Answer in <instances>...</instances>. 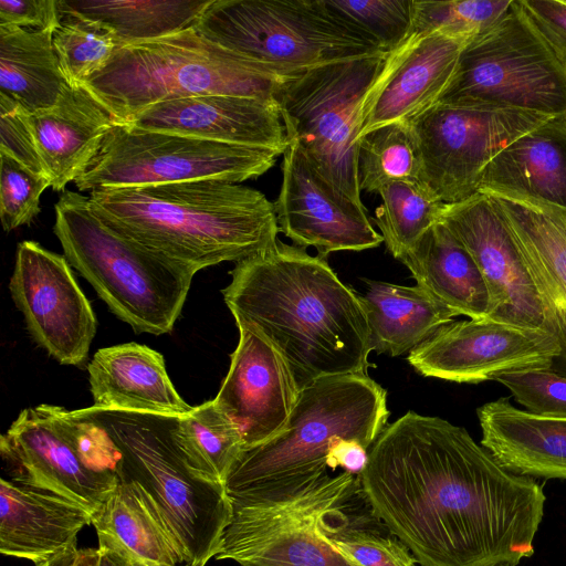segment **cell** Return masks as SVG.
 I'll return each instance as SVG.
<instances>
[{
	"mask_svg": "<svg viewBox=\"0 0 566 566\" xmlns=\"http://www.w3.org/2000/svg\"><path fill=\"white\" fill-rule=\"evenodd\" d=\"M358 478L371 513L420 566L518 565L534 554L542 485L448 420L408 411L387 424Z\"/></svg>",
	"mask_w": 566,
	"mask_h": 566,
	"instance_id": "cell-1",
	"label": "cell"
},
{
	"mask_svg": "<svg viewBox=\"0 0 566 566\" xmlns=\"http://www.w3.org/2000/svg\"><path fill=\"white\" fill-rule=\"evenodd\" d=\"M486 566H516V564H514L510 560H499V562L489 564Z\"/></svg>",
	"mask_w": 566,
	"mask_h": 566,
	"instance_id": "cell-49",
	"label": "cell"
},
{
	"mask_svg": "<svg viewBox=\"0 0 566 566\" xmlns=\"http://www.w3.org/2000/svg\"><path fill=\"white\" fill-rule=\"evenodd\" d=\"M517 2L566 69V0H517Z\"/></svg>",
	"mask_w": 566,
	"mask_h": 566,
	"instance_id": "cell-43",
	"label": "cell"
},
{
	"mask_svg": "<svg viewBox=\"0 0 566 566\" xmlns=\"http://www.w3.org/2000/svg\"><path fill=\"white\" fill-rule=\"evenodd\" d=\"M71 411L106 436L117 452L118 476L147 495L180 543L187 566H206L216 557L232 502L224 484L190 467L177 433L180 416L94 406Z\"/></svg>",
	"mask_w": 566,
	"mask_h": 566,
	"instance_id": "cell-5",
	"label": "cell"
},
{
	"mask_svg": "<svg viewBox=\"0 0 566 566\" xmlns=\"http://www.w3.org/2000/svg\"><path fill=\"white\" fill-rule=\"evenodd\" d=\"M51 187L48 176L39 175L0 150V218L3 230L29 224L40 212V196Z\"/></svg>",
	"mask_w": 566,
	"mask_h": 566,
	"instance_id": "cell-40",
	"label": "cell"
},
{
	"mask_svg": "<svg viewBox=\"0 0 566 566\" xmlns=\"http://www.w3.org/2000/svg\"><path fill=\"white\" fill-rule=\"evenodd\" d=\"M488 195L518 248L534 283L545 328L557 338L566 364V210Z\"/></svg>",
	"mask_w": 566,
	"mask_h": 566,
	"instance_id": "cell-22",
	"label": "cell"
},
{
	"mask_svg": "<svg viewBox=\"0 0 566 566\" xmlns=\"http://www.w3.org/2000/svg\"><path fill=\"white\" fill-rule=\"evenodd\" d=\"M439 221L478 265L489 293L488 318L546 329L534 283L493 200L488 195L476 193L446 205Z\"/></svg>",
	"mask_w": 566,
	"mask_h": 566,
	"instance_id": "cell-18",
	"label": "cell"
},
{
	"mask_svg": "<svg viewBox=\"0 0 566 566\" xmlns=\"http://www.w3.org/2000/svg\"><path fill=\"white\" fill-rule=\"evenodd\" d=\"M222 290L237 326L262 334L281 353L300 389L329 376L367 374L365 311L327 259L277 239L235 263Z\"/></svg>",
	"mask_w": 566,
	"mask_h": 566,
	"instance_id": "cell-2",
	"label": "cell"
},
{
	"mask_svg": "<svg viewBox=\"0 0 566 566\" xmlns=\"http://www.w3.org/2000/svg\"><path fill=\"white\" fill-rule=\"evenodd\" d=\"M94 407L184 416L191 411L175 389L160 353L125 343L99 348L87 366Z\"/></svg>",
	"mask_w": 566,
	"mask_h": 566,
	"instance_id": "cell-25",
	"label": "cell"
},
{
	"mask_svg": "<svg viewBox=\"0 0 566 566\" xmlns=\"http://www.w3.org/2000/svg\"><path fill=\"white\" fill-rule=\"evenodd\" d=\"M479 193L566 210V112L504 147L483 170Z\"/></svg>",
	"mask_w": 566,
	"mask_h": 566,
	"instance_id": "cell-24",
	"label": "cell"
},
{
	"mask_svg": "<svg viewBox=\"0 0 566 566\" xmlns=\"http://www.w3.org/2000/svg\"><path fill=\"white\" fill-rule=\"evenodd\" d=\"M195 30L291 78L321 65L384 52L323 0H212Z\"/></svg>",
	"mask_w": 566,
	"mask_h": 566,
	"instance_id": "cell-8",
	"label": "cell"
},
{
	"mask_svg": "<svg viewBox=\"0 0 566 566\" xmlns=\"http://www.w3.org/2000/svg\"><path fill=\"white\" fill-rule=\"evenodd\" d=\"M29 119L51 187L62 192L85 170L115 124L84 86L70 85L52 108Z\"/></svg>",
	"mask_w": 566,
	"mask_h": 566,
	"instance_id": "cell-27",
	"label": "cell"
},
{
	"mask_svg": "<svg viewBox=\"0 0 566 566\" xmlns=\"http://www.w3.org/2000/svg\"><path fill=\"white\" fill-rule=\"evenodd\" d=\"M388 53L307 70L284 84L275 98L289 144H298L319 172L359 205V113Z\"/></svg>",
	"mask_w": 566,
	"mask_h": 566,
	"instance_id": "cell-11",
	"label": "cell"
},
{
	"mask_svg": "<svg viewBox=\"0 0 566 566\" xmlns=\"http://www.w3.org/2000/svg\"><path fill=\"white\" fill-rule=\"evenodd\" d=\"M551 116L524 109L436 104L411 123L422 159L421 181L446 205L479 193L488 164Z\"/></svg>",
	"mask_w": 566,
	"mask_h": 566,
	"instance_id": "cell-14",
	"label": "cell"
},
{
	"mask_svg": "<svg viewBox=\"0 0 566 566\" xmlns=\"http://www.w3.org/2000/svg\"><path fill=\"white\" fill-rule=\"evenodd\" d=\"M495 381L506 387L526 411L549 417H566V376L551 368L505 373Z\"/></svg>",
	"mask_w": 566,
	"mask_h": 566,
	"instance_id": "cell-41",
	"label": "cell"
},
{
	"mask_svg": "<svg viewBox=\"0 0 566 566\" xmlns=\"http://www.w3.org/2000/svg\"><path fill=\"white\" fill-rule=\"evenodd\" d=\"M11 480L93 514L118 483L117 452L93 423L52 405L23 409L0 438Z\"/></svg>",
	"mask_w": 566,
	"mask_h": 566,
	"instance_id": "cell-12",
	"label": "cell"
},
{
	"mask_svg": "<svg viewBox=\"0 0 566 566\" xmlns=\"http://www.w3.org/2000/svg\"><path fill=\"white\" fill-rule=\"evenodd\" d=\"M357 174L360 191L370 193L394 181L421 180V153L411 124H389L361 136Z\"/></svg>",
	"mask_w": 566,
	"mask_h": 566,
	"instance_id": "cell-35",
	"label": "cell"
},
{
	"mask_svg": "<svg viewBox=\"0 0 566 566\" xmlns=\"http://www.w3.org/2000/svg\"><path fill=\"white\" fill-rule=\"evenodd\" d=\"M327 9L377 44L384 52L410 35L413 0H323Z\"/></svg>",
	"mask_w": 566,
	"mask_h": 566,
	"instance_id": "cell-38",
	"label": "cell"
},
{
	"mask_svg": "<svg viewBox=\"0 0 566 566\" xmlns=\"http://www.w3.org/2000/svg\"><path fill=\"white\" fill-rule=\"evenodd\" d=\"M360 492L358 475L343 471L289 495L231 500L232 518L214 558L240 566H356L324 526Z\"/></svg>",
	"mask_w": 566,
	"mask_h": 566,
	"instance_id": "cell-10",
	"label": "cell"
},
{
	"mask_svg": "<svg viewBox=\"0 0 566 566\" xmlns=\"http://www.w3.org/2000/svg\"><path fill=\"white\" fill-rule=\"evenodd\" d=\"M358 294L366 314L370 349L392 357L410 353L440 326L459 316L418 285L366 280Z\"/></svg>",
	"mask_w": 566,
	"mask_h": 566,
	"instance_id": "cell-30",
	"label": "cell"
},
{
	"mask_svg": "<svg viewBox=\"0 0 566 566\" xmlns=\"http://www.w3.org/2000/svg\"><path fill=\"white\" fill-rule=\"evenodd\" d=\"M177 433L190 467L203 478L224 484L244 448L237 423L212 399L180 416Z\"/></svg>",
	"mask_w": 566,
	"mask_h": 566,
	"instance_id": "cell-33",
	"label": "cell"
},
{
	"mask_svg": "<svg viewBox=\"0 0 566 566\" xmlns=\"http://www.w3.org/2000/svg\"><path fill=\"white\" fill-rule=\"evenodd\" d=\"M481 444L514 474L566 480V417L539 416L500 398L478 408Z\"/></svg>",
	"mask_w": 566,
	"mask_h": 566,
	"instance_id": "cell-26",
	"label": "cell"
},
{
	"mask_svg": "<svg viewBox=\"0 0 566 566\" xmlns=\"http://www.w3.org/2000/svg\"><path fill=\"white\" fill-rule=\"evenodd\" d=\"M59 15L53 46L61 71L70 86H83L109 62L117 43L96 22L60 11Z\"/></svg>",
	"mask_w": 566,
	"mask_h": 566,
	"instance_id": "cell-37",
	"label": "cell"
},
{
	"mask_svg": "<svg viewBox=\"0 0 566 566\" xmlns=\"http://www.w3.org/2000/svg\"><path fill=\"white\" fill-rule=\"evenodd\" d=\"M59 22L57 0H0V25L55 30Z\"/></svg>",
	"mask_w": 566,
	"mask_h": 566,
	"instance_id": "cell-44",
	"label": "cell"
},
{
	"mask_svg": "<svg viewBox=\"0 0 566 566\" xmlns=\"http://www.w3.org/2000/svg\"><path fill=\"white\" fill-rule=\"evenodd\" d=\"M98 546L111 548L135 566H187L185 552L147 495L119 478L92 514Z\"/></svg>",
	"mask_w": 566,
	"mask_h": 566,
	"instance_id": "cell-28",
	"label": "cell"
},
{
	"mask_svg": "<svg viewBox=\"0 0 566 566\" xmlns=\"http://www.w3.org/2000/svg\"><path fill=\"white\" fill-rule=\"evenodd\" d=\"M377 193L381 203L375 223L387 250L400 260L439 222L446 203L421 180L394 181Z\"/></svg>",
	"mask_w": 566,
	"mask_h": 566,
	"instance_id": "cell-34",
	"label": "cell"
},
{
	"mask_svg": "<svg viewBox=\"0 0 566 566\" xmlns=\"http://www.w3.org/2000/svg\"><path fill=\"white\" fill-rule=\"evenodd\" d=\"M96 214L139 244L195 271L270 248L279 227L261 191L221 179L88 192Z\"/></svg>",
	"mask_w": 566,
	"mask_h": 566,
	"instance_id": "cell-3",
	"label": "cell"
},
{
	"mask_svg": "<svg viewBox=\"0 0 566 566\" xmlns=\"http://www.w3.org/2000/svg\"><path fill=\"white\" fill-rule=\"evenodd\" d=\"M9 290L38 345L60 364L85 361L97 322L65 256L20 242Z\"/></svg>",
	"mask_w": 566,
	"mask_h": 566,
	"instance_id": "cell-16",
	"label": "cell"
},
{
	"mask_svg": "<svg viewBox=\"0 0 566 566\" xmlns=\"http://www.w3.org/2000/svg\"><path fill=\"white\" fill-rule=\"evenodd\" d=\"M92 514L57 494L0 480V552L35 566L77 547Z\"/></svg>",
	"mask_w": 566,
	"mask_h": 566,
	"instance_id": "cell-23",
	"label": "cell"
},
{
	"mask_svg": "<svg viewBox=\"0 0 566 566\" xmlns=\"http://www.w3.org/2000/svg\"><path fill=\"white\" fill-rule=\"evenodd\" d=\"M80 548L74 547L36 566H74Z\"/></svg>",
	"mask_w": 566,
	"mask_h": 566,
	"instance_id": "cell-47",
	"label": "cell"
},
{
	"mask_svg": "<svg viewBox=\"0 0 566 566\" xmlns=\"http://www.w3.org/2000/svg\"><path fill=\"white\" fill-rule=\"evenodd\" d=\"M123 124L283 154L286 130L273 99L199 95L154 104Z\"/></svg>",
	"mask_w": 566,
	"mask_h": 566,
	"instance_id": "cell-21",
	"label": "cell"
},
{
	"mask_svg": "<svg viewBox=\"0 0 566 566\" xmlns=\"http://www.w3.org/2000/svg\"><path fill=\"white\" fill-rule=\"evenodd\" d=\"M387 391L367 374L316 379L300 390L284 429L243 449L224 482L230 500L289 495L328 474L338 440L369 450L386 428Z\"/></svg>",
	"mask_w": 566,
	"mask_h": 566,
	"instance_id": "cell-4",
	"label": "cell"
},
{
	"mask_svg": "<svg viewBox=\"0 0 566 566\" xmlns=\"http://www.w3.org/2000/svg\"><path fill=\"white\" fill-rule=\"evenodd\" d=\"M291 80L211 42L193 28L117 48L83 86L115 123L123 124L154 104L190 96L275 101Z\"/></svg>",
	"mask_w": 566,
	"mask_h": 566,
	"instance_id": "cell-6",
	"label": "cell"
},
{
	"mask_svg": "<svg viewBox=\"0 0 566 566\" xmlns=\"http://www.w3.org/2000/svg\"><path fill=\"white\" fill-rule=\"evenodd\" d=\"M274 209L279 232L294 245L315 248L325 259L332 252L363 251L384 242L366 208L333 186L296 143L283 153Z\"/></svg>",
	"mask_w": 566,
	"mask_h": 566,
	"instance_id": "cell-17",
	"label": "cell"
},
{
	"mask_svg": "<svg viewBox=\"0 0 566 566\" xmlns=\"http://www.w3.org/2000/svg\"><path fill=\"white\" fill-rule=\"evenodd\" d=\"M360 494L327 516L324 527L329 541L356 566H417L412 553L396 536L367 527V514H358L353 505Z\"/></svg>",
	"mask_w": 566,
	"mask_h": 566,
	"instance_id": "cell-36",
	"label": "cell"
},
{
	"mask_svg": "<svg viewBox=\"0 0 566 566\" xmlns=\"http://www.w3.org/2000/svg\"><path fill=\"white\" fill-rule=\"evenodd\" d=\"M238 328L239 343L213 400L237 423L248 449L284 429L301 389L272 343L252 327Z\"/></svg>",
	"mask_w": 566,
	"mask_h": 566,
	"instance_id": "cell-20",
	"label": "cell"
},
{
	"mask_svg": "<svg viewBox=\"0 0 566 566\" xmlns=\"http://www.w3.org/2000/svg\"><path fill=\"white\" fill-rule=\"evenodd\" d=\"M400 261L416 283L458 315L488 318L489 293L463 244L442 223L431 227Z\"/></svg>",
	"mask_w": 566,
	"mask_h": 566,
	"instance_id": "cell-29",
	"label": "cell"
},
{
	"mask_svg": "<svg viewBox=\"0 0 566 566\" xmlns=\"http://www.w3.org/2000/svg\"><path fill=\"white\" fill-rule=\"evenodd\" d=\"M97 552L98 566H135L127 558L111 548L98 546Z\"/></svg>",
	"mask_w": 566,
	"mask_h": 566,
	"instance_id": "cell-46",
	"label": "cell"
},
{
	"mask_svg": "<svg viewBox=\"0 0 566 566\" xmlns=\"http://www.w3.org/2000/svg\"><path fill=\"white\" fill-rule=\"evenodd\" d=\"M54 211L64 256L113 314L136 333H170L197 271L114 230L88 196L64 190Z\"/></svg>",
	"mask_w": 566,
	"mask_h": 566,
	"instance_id": "cell-7",
	"label": "cell"
},
{
	"mask_svg": "<svg viewBox=\"0 0 566 566\" xmlns=\"http://www.w3.org/2000/svg\"><path fill=\"white\" fill-rule=\"evenodd\" d=\"M29 116L19 104L0 95V150L35 174L48 176Z\"/></svg>",
	"mask_w": 566,
	"mask_h": 566,
	"instance_id": "cell-42",
	"label": "cell"
},
{
	"mask_svg": "<svg viewBox=\"0 0 566 566\" xmlns=\"http://www.w3.org/2000/svg\"><path fill=\"white\" fill-rule=\"evenodd\" d=\"M470 40L440 31L412 33L389 52L363 101L358 139L389 124H411L433 107Z\"/></svg>",
	"mask_w": 566,
	"mask_h": 566,
	"instance_id": "cell-19",
	"label": "cell"
},
{
	"mask_svg": "<svg viewBox=\"0 0 566 566\" xmlns=\"http://www.w3.org/2000/svg\"><path fill=\"white\" fill-rule=\"evenodd\" d=\"M368 459V450L352 440H338L328 451L327 468L335 471L340 467L344 471L359 475Z\"/></svg>",
	"mask_w": 566,
	"mask_h": 566,
	"instance_id": "cell-45",
	"label": "cell"
},
{
	"mask_svg": "<svg viewBox=\"0 0 566 566\" xmlns=\"http://www.w3.org/2000/svg\"><path fill=\"white\" fill-rule=\"evenodd\" d=\"M437 104L558 115L566 112V69L513 0L465 45Z\"/></svg>",
	"mask_w": 566,
	"mask_h": 566,
	"instance_id": "cell-9",
	"label": "cell"
},
{
	"mask_svg": "<svg viewBox=\"0 0 566 566\" xmlns=\"http://www.w3.org/2000/svg\"><path fill=\"white\" fill-rule=\"evenodd\" d=\"M74 566H98V552L97 548L80 549L77 559Z\"/></svg>",
	"mask_w": 566,
	"mask_h": 566,
	"instance_id": "cell-48",
	"label": "cell"
},
{
	"mask_svg": "<svg viewBox=\"0 0 566 566\" xmlns=\"http://www.w3.org/2000/svg\"><path fill=\"white\" fill-rule=\"evenodd\" d=\"M560 355L547 329L469 318L440 326L407 359L424 377L479 384L505 373L551 368Z\"/></svg>",
	"mask_w": 566,
	"mask_h": 566,
	"instance_id": "cell-15",
	"label": "cell"
},
{
	"mask_svg": "<svg viewBox=\"0 0 566 566\" xmlns=\"http://www.w3.org/2000/svg\"><path fill=\"white\" fill-rule=\"evenodd\" d=\"M277 153L115 123L75 179L80 191L221 179L242 182L271 169Z\"/></svg>",
	"mask_w": 566,
	"mask_h": 566,
	"instance_id": "cell-13",
	"label": "cell"
},
{
	"mask_svg": "<svg viewBox=\"0 0 566 566\" xmlns=\"http://www.w3.org/2000/svg\"><path fill=\"white\" fill-rule=\"evenodd\" d=\"M513 0L415 1L412 33L440 31L473 39L496 22Z\"/></svg>",
	"mask_w": 566,
	"mask_h": 566,
	"instance_id": "cell-39",
	"label": "cell"
},
{
	"mask_svg": "<svg viewBox=\"0 0 566 566\" xmlns=\"http://www.w3.org/2000/svg\"><path fill=\"white\" fill-rule=\"evenodd\" d=\"M53 32L0 25V95L29 114L52 108L69 85L54 51Z\"/></svg>",
	"mask_w": 566,
	"mask_h": 566,
	"instance_id": "cell-31",
	"label": "cell"
},
{
	"mask_svg": "<svg viewBox=\"0 0 566 566\" xmlns=\"http://www.w3.org/2000/svg\"><path fill=\"white\" fill-rule=\"evenodd\" d=\"M212 0H57L60 12L98 23L117 48L193 29Z\"/></svg>",
	"mask_w": 566,
	"mask_h": 566,
	"instance_id": "cell-32",
	"label": "cell"
}]
</instances>
